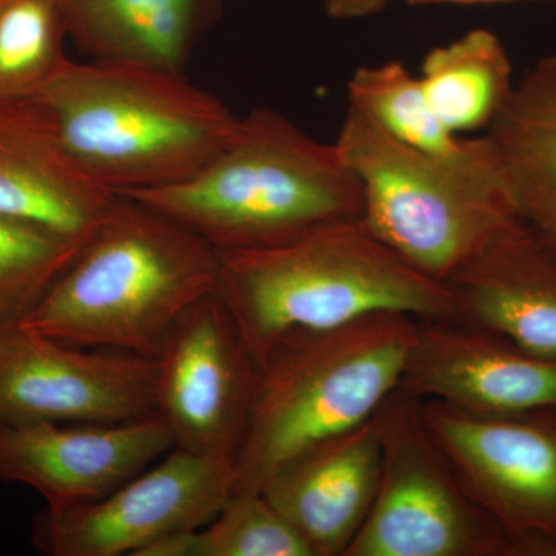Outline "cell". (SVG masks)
Listing matches in <instances>:
<instances>
[{
    "label": "cell",
    "instance_id": "obj_1",
    "mask_svg": "<svg viewBox=\"0 0 556 556\" xmlns=\"http://www.w3.org/2000/svg\"><path fill=\"white\" fill-rule=\"evenodd\" d=\"M215 294L257 367L289 336L375 314L456 320L448 285L413 268L362 222L328 226L278 247L219 252Z\"/></svg>",
    "mask_w": 556,
    "mask_h": 556
},
{
    "label": "cell",
    "instance_id": "obj_2",
    "mask_svg": "<svg viewBox=\"0 0 556 556\" xmlns=\"http://www.w3.org/2000/svg\"><path fill=\"white\" fill-rule=\"evenodd\" d=\"M218 270L207 241L119 195L21 324L64 345L156 358L179 318L215 292Z\"/></svg>",
    "mask_w": 556,
    "mask_h": 556
},
{
    "label": "cell",
    "instance_id": "obj_3",
    "mask_svg": "<svg viewBox=\"0 0 556 556\" xmlns=\"http://www.w3.org/2000/svg\"><path fill=\"white\" fill-rule=\"evenodd\" d=\"M35 101L73 159L115 193L195 177L241 121L182 73L123 62L68 61Z\"/></svg>",
    "mask_w": 556,
    "mask_h": 556
},
{
    "label": "cell",
    "instance_id": "obj_4",
    "mask_svg": "<svg viewBox=\"0 0 556 556\" xmlns=\"http://www.w3.org/2000/svg\"><path fill=\"white\" fill-rule=\"evenodd\" d=\"M155 208L219 252L288 243L361 222V182L334 142L311 138L287 116L255 109L228 148L195 177L119 193Z\"/></svg>",
    "mask_w": 556,
    "mask_h": 556
},
{
    "label": "cell",
    "instance_id": "obj_5",
    "mask_svg": "<svg viewBox=\"0 0 556 556\" xmlns=\"http://www.w3.org/2000/svg\"><path fill=\"white\" fill-rule=\"evenodd\" d=\"M419 320L375 314L281 340L258 364L233 493H257L303 450L368 422L401 388Z\"/></svg>",
    "mask_w": 556,
    "mask_h": 556
},
{
    "label": "cell",
    "instance_id": "obj_6",
    "mask_svg": "<svg viewBox=\"0 0 556 556\" xmlns=\"http://www.w3.org/2000/svg\"><path fill=\"white\" fill-rule=\"evenodd\" d=\"M334 144L361 182L362 225L442 283L517 218L501 175L471 174L431 159L350 105Z\"/></svg>",
    "mask_w": 556,
    "mask_h": 556
},
{
    "label": "cell",
    "instance_id": "obj_7",
    "mask_svg": "<svg viewBox=\"0 0 556 556\" xmlns=\"http://www.w3.org/2000/svg\"><path fill=\"white\" fill-rule=\"evenodd\" d=\"M382 473L345 556H515L431 437L419 401L397 390L376 413Z\"/></svg>",
    "mask_w": 556,
    "mask_h": 556
},
{
    "label": "cell",
    "instance_id": "obj_8",
    "mask_svg": "<svg viewBox=\"0 0 556 556\" xmlns=\"http://www.w3.org/2000/svg\"><path fill=\"white\" fill-rule=\"evenodd\" d=\"M419 407L515 556H556V409L479 416L438 401Z\"/></svg>",
    "mask_w": 556,
    "mask_h": 556
},
{
    "label": "cell",
    "instance_id": "obj_9",
    "mask_svg": "<svg viewBox=\"0 0 556 556\" xmlns=\"http://www.w3.org/2000/svg\"><path fill=\"white\" fill-rule=\"evenodd\" d=\"M233 457L174 447L93 503L46 507L33 544L47 556H138L172 533L208 525L236 489Z\"/></svg>",
    "mask_w": 556,
    "mask_h": 556
},
{
    "label": "cell",
    "instance_id": "obj_10",
    "mask_svg": "<svg viewBox=\"0 0 556 556\" xmlns=\"http://www.w3.org/2000/svg\"><path fill=\"white\" fill-rule=\"evenodd\" d=\"M156 413V358L0 331V428L116 424Z\"/></svg>",
    "mask_w": 556,
    "mask_h": 556
},
{
    "label": "cell",
    "instance_id": "obj_11",
    "mask_svg": "<svg viewBox=\"0 0 556 556\" xmlns=\"http://www.w3.org/2000/svg\"><path fill=\"white\" fill-rule=\"evenodd\" d=\"M258 367L217 294L185 314L156 357V415L175 447L236 460Z\"/></svg>",
    "mask_w": 556,
    "mask_h": 556
},
{
    "label": "cell",
    "instance_id": "obj_12",
    "mask_svg": "<svg viewBox=\"0 0 556 556\" xmlns=\"http://www.w3.org/2000/svg\"><path fill=\"white\" fill-rule=\"evenodd\" d=\"M175 447L159 415L116 424L0 428V481L31 486L47 507L93 503Z\"/></svg>",
    "mask_w": 556,
    "mask_h": 556
},
{
    "label": "cell",
    "instance_id": "obj_13",
    "mask_svg": "<svg viewBox=\"0 0 556 556\" xmlns=\"http://www.w3.org/2000/svg\"><path fill=\"white\" fill-rule=\"evenodd\" d=\"M399 390L479 416L556 409V358L463 321H419Z\"/></svg>",
    "mask_w": 556,
    "mask_h": 556
},
{
    "label": "cell",
    "instance_id": "obj_14",
    "mask_svg": "<svg viewBox=\"0 0 556 556\" xmlns=\"http://www.w3.org/2000/svg\"><path fill=\"white\" fill-rule=\"evenodd\" d=\"M118 197L73 159L38 102L0 104V215L83 248Z\"/></svg>",
    "mask_w": 556,
    "mask_h": 556
},
{
    "label": "cell",
    "instance_id": "obj_15",
    "mask_svg": "<svg viewBox=\"0 0 556 556\" xmlns=\"http://www.w3.org/2000/svg\"><path fill=\"white\" fill-rule=\"evenodd\" d=\"M382 473L378 417L325 439L278 467L260 492L314 556H345L367 521Z\"/></svg>",
    "mask_w": 556,
    "mask_h": 556
},
{
    "label": "cell",
    "instance_id": "obj_16",
    "mask_svg": "<svg viewBox=\"0 0 556 556\" xmlns=\"http://www.w3.org/2000/svg\"><path fill=\"white\" fill-rule=\"evenodd\" d=\"M456 320L556 358V249L515 218L448 278Z\"/></svg>",
    "mask_w": 556,
    "mask_h": 556
},
{
    "label": "cell",
    "instance_id": "obj_17",
    "mask_svg": "<svg viewBox=\"0 0 556 556\" xmlns=\"http://www.w3.org/2000/svg\"><path fill=\"white\" fill-rule=\"evenodd\" d=\"M68 38L90 61L182 73L218 0H60Z\"/></svg>",
    "mask_w": 556,
    "mask_h": 556
},
{
    "label": "cell",
    "instance_id": "obj_18",
    "mask_svg": "<svg viewBox=\"0 0 556 556\" xmlns=\"http://www.w3.org/2000/svg\"><path fill=\"white\" fill-rule=\"evenodd\" d=\"M485 138L515 215L556 249V53L515 83Z\"/></svg>",
    "mask_w": 556,
    "mask_h": 556
},
{
    "label": "cell",
    "instance_id": "obj_19",
    "mask_svg": "<svg viewBox=\"0 0 556 556\" xmlns=\"http://www.w3.org/2000/svg\"><path fill=\"white\" fill-rule=\"evenodd\" d=\"M350 108L402 144L478 175H501L489 139L452 134L438 118L413 76L401 61L358 67L348 80Z\"/></svg>",
    "mask_w": 556,
    "mask_h": 556
},
{
    "label": "cell",
    "instance_id": "obj_20",
    "mask_svg": "<svg viewBox=\"0 0 556 556\" xmlns=\"http://www.w3.org/2000/svg\"><path fill=\"white\" fill-rule=\"evenodd\" d=\"M424 97L452 134L489 129L514 90V67L495 33L477 28L424 58Z\"/></svg>",
    "mask_w": 556,
    "mask_h": 556
},
{
    "label": "cell",
    "instance_id": "obj_21",
    "mask_svg": "<svg viewBox=\"0 0 556 556\" xmlns=\"http://www.w3.org/2000/svg\"><path fill=\"white\" fill-rule=\"evenodd\" d=\"M60 0H0V104L35 101L67 64Z\"/></svg>",
    "mask_w": 556,
    "mask_h": 556
},
{
    "label": "cell",
    "instance_id": "obj_22",
    "mask_svg": "<svg viewBox=\"0 0 556 556\" xmlns=\"http://www.w3.org/2000/svg\"><path fill=\"white\" fill-rule=\"evenodd\" d=\"M79 249L49 230L0 215V331L31 313Z\"/></svg>",
    "mask_w": 556,
    "mask_h": 556
},
{
    "label": "cell",
    "instance_id": "obj_23",
    "mask_svg": "<svg viewBox=\"0 0 556 556\" xmlns=\"http://www.w3.org/2000/svg\"><path fill=\"white\" fill-rule=\"evenodd\" d=\"M193 556H314L313 548L273 503L233 493L217 517L195 532Z\"/></svg>",
    "mask_w": 556,
    "mask_h": 556
},
{
    "label": "cell",
    "instance_id": "obj_24",
    "mask_svg": "<svg viewBox=\"0 0 556 556\" xmlns=\"http://www.w3.org/2000/svg\"><path fill=\"white\" fill-rule=\"evenodd\" d=\"M391 0H324L325 11L331 20L353 21L375 16L386 10Z\"/></svg>",
    "mask_w": 556,
    "mask_h": 556
},
{
    "label": "cell",
    "instance_id": "obj_25",
    "mask_svg": "<svg viewBox=\"0 0 556 556\" xmlns=\"http://www.w3.org/2000/svg\"><path fill=\"white\" fill-rule=\"evenodd\" d=\"M409 5H439V3H452V5H484V3H511V2H543V0H405Z\"/></svg>",
    "mask_w": 556,
    "mask_h": 556
}]
</instances>
